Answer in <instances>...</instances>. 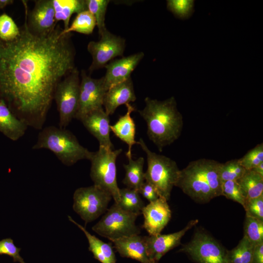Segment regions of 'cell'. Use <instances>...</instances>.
Returning <instances> with one entry per match:
<instances>
[{
	"instance_id": "6da1fadb",
	"label": "cell",
	"mask_w": 263,
	"mask_h": 263,
	"mask_svg": "<svg viewBox=\"0 0 263 263\" xmlns=\"http://www.w3.org/2000/svg\"><path fill=\"white\" fill-rule=\"evenodd\" d=\"M20 34L0 46V94L14 114L28 126L42 129L56 87L75 67L71 34L59 26L46 35L28 27V8Z\"/></svg>"
},
{
	"instance_id": "7a4b0ae2",
	"label": "cell",
	"mask_w": 263,
	"mask_h": 263,
	"mask_svg": "<svg viewBox=\"0 0 263 263\" xmlns=\"http://www.w3.org/2000/svg\"><path fill=\"white\" fill-rule=\"evenodd\" d=\"M145 102V108L138 112L146 122L148 136L161 152L180 136L183 116L173 96L164 101L146 97Z\"/></svg>"
},
{
	"instance_id": "3957f363",
	"label": "cell",
	"mask_w": 263,
	"mask_h": 263,
	"mask_svg": "<svg viewBox=\"0 0 263 263\" xmlns=\"http://www.w3.org/2000/svg\"><path fill=\"white\" fill-rule=\"evenodd\" d=\"M34 150L48 149L67 166H71L79 160H90L93 152L82 146L76 137L65 128L50 126L41 129Z\"/></svg>"
},
{
	"instance_id": "277c9868",
	"label": "cell",
	"mask_w": 263,
	"mask_h": 263,
	"mask_svg": "<svg viewBox=\"0 0 263 263\" xmlns=\"http://www.w3.org/2000/svg\"><path fill=\"white\" fill-rule=\"evenodd\" d=\"M136 144L140 146L147 156L148 167L144 173L145 181L155 188L160 197L168 201L180 171L176 162L151 151L142 138Z\"/></svg>"
},
{
	"instance_id": "5b68a950",
	"label": "cell",
	"mask_w": 263,
	"mask_h": 263,
	"mask_svg": "<svg viewBox=\"0 0 263 263\" xmlns=\"http://www.w3.org/2000/svg\"><path fill=\"white\" fill-rule=\"evenodd\" d=\"M122 150H108L99 146L90 159V176L94 185L107 191L117 204L119 189L117 183L116 160Z\"/></svg>"
},
{
	"instance_id": "8992f818",
	"label": "cell",
	"mask_w": 263,
	"mask_h": 263,
	"mask_svg": "<svg viewBox=\"0 0 263 263\" xmlns=\"http://www.w3.org/2000/svg\"><path fill=\"white\" fill-rule=\"evenodd\" d=\"M140 214L125 211L114 203L92 230L110 241L139 235L140 229L136 225L135 221Z\"/></svg>"
},
{
	"instance_id": "52a82bcc",
	"label": "cell",
	"mask_w": 263,
	"mask_h": 263,
	"mask_svg": "<svg viewBox=\"0 0 263 263\" xmlns=\"http://www.w3.org/2000/svg\"><path fill=\"white\" fill-rule=\"evenodd\" d=\"M195 263H230L227 249L203 229L194 232L191 240L178 251Z\"/></svg>"
},
{
	"instance_id": "ba28073f",
	"label": "cell",
	"mask_w": 263,
	"mask_h": 263,
	"mask_svg": "<svg viewBox=\"0 0 263 263\" xmlns=\"http://www.w3.org/2000/svg\"><path fill=\"white\" fill-rule=\"evenodd\" d=\"M79 72L75 68L57 84L54 94L59 113V126L65 128L77 113L79 96Z\"/></svg>"
},
{
	"instance_id": "9c48e42d",
	"label": "cell",
	"mask_w": 263,
	"mask_h": 263,
	"mask_svg": "<svg viewBox=\"0 0 263 263\" xmlns=\"http://www.w3.org/2000/svg\"><path fill=\"white\" fill-rule=\"evenodd\" d=\"M112 196L93 185L76 189L73 195V208L85 224L94 221L107 210Z\"/></svg>"
},
{
	"instance_id": "30bf717a",
	"label": "cell",
	"mask_w": 263,
	"mask_h": 263,
	"mask_svg": "<svg viewBox=\"0 0 263 263\" xmlns=\"http://www.w3.org/2000/svg\"><path fill=\"white\" fill-rule=\"evenodd\" d=\"M98 41H91L87 49L92 56L93 61L89 67L92 72L104 67L113 58L122 56L125 49V40L107 30L103 33Z\"/></svg>"
},
{
	"instance_id": "8fae6325",
	"label": "cell",
	"mask_w": 263,
	"mask_h": 263,
	"mask_svg": "<svg viewBox=\"0 0 263 263\" xmlns=\"http://www.w3.org/2000/svg\"><path fill=\"white\" fill-rule=\"evenodd\" d=\"M196 202L204 204L216 197L201 173L190 162L180 170L175 185Z\"/></svg>"
},
{
	"instance_id": "7c38bea8",
	"label": "cell",
	"mask_w": 263,
	"mask_h": 263,
	"mask_svg": "<svg viewBox=\"0 0 263 263\" xmlns=\"http://www.w3.org/2000/svg\"><path fill=\"white\" fill-rule=\"evenodd\" d=\"M80 82L78 107L75 119H80L87 113L103 108V98L106 92L103 79H95L81 72Z\"/></svg>"
},
{
	"instance_id": "4fadbf2b",
	"label": "cell",
	"mask_w": 263,
	"mask_h": 263,
	"mask_svg": "<svg viewBox=\"0 0 263 263\" xmlns=\"http://www.w3.org/2000/svg\"><path fill=\"white\" fill-rule=\"evenodd\" d=\"M198 222V219L191 220L182 230L173 233L145 236L148 254L153 263H158L164 255L179 245L182 238Z\"/></svg>"
},
{
	"instance_id": "5bb4252c",
	"label": "cell",
	"mask_w": 263,
	"mask_h": 263,
	"mask_svg": "<svg viewBox=\"0 0 263 263\" xmlns=\"http://www.w3.org/2000/svg\"><path fill=\"white\" fill-rule=\"evenodd\" d=\"M35 6L28 12L27 24L34 34L46 35L52 31L56 25L52 0L35 1Z\"/></svg>"
},
{
	"instance_id": "9a60e30c",
	"label": "cell",
	"mask_w": 263,
	"mask_h": 263,
	"mask_svg": "<svg viewBox=\"0 0 263 263\" xmlns=\"http://www.w3.org/2000/svg\"><path fill=\"white\" fill-rule=\"evenodd\" d=\"M142 214L144 218L142 227L149 235L161 234L171 217V211L168 201L160 197L145 206L142 210Z\"/></svg>"
},
{
	"instance_id": "2e32d148",
	"label": "cell",
	"mask_w": 263,
	"mask_h": 263,
	"mask_svg": "<svg viewBox=\"0 0 263 263\" xmlns=\"http://www.w3.org/2000/svg\"><path fill=\"white\" fill-rule=\"evenodd\" d=\"M143 52L112 60L105 67V75L102 78L107 91L112 86L123 82L130 77L132 72L144 57Z\"/></svg>"
},
{
	"instance_id": "e0dca14e",
	"label": "cell",
	"mask_w": 263,
	"mask_h": 263,
	"mask_svg": "<svg viewBox=\"0 0 263 263\" xmlns=\"http://www.w3.org/2000/svg\"><path fill=\"white\" fill-rule=\"evenodd\" d=\"M80 121L85 128L98 141L99 146L113 150L110 134L109 115L103 108L93 111L82 117Z\"/></svg>"
},
{
	"instance_id": "ac0fdd59",
	"label": "cell",
	"mask_w": 263,
	"mask_h": 263,
	"mask_svg": "<svg viewBox=\"0 0 263 263\" xmlns=\"http://www.w3.org/2000/svg\"><path fill=\"white\" fill-rule=\"evenodd\" d=\"M111 241L122 257L135 260L141 263H153L148 254L145 236L134 235Z\"/></svg>"
},
{
	"instance_id": "d6986e66",
	"label": "cell",
	"mask_w": 263,
	"mask_h": 263,
	"mask_svg": "<svg viewBox=\"0 0 263 263\" xmlns=\"http://www.w3.org/2000/svg\"><path fill=\"white\" fill-rule=\"evenodd\" d=\"M131 77L110 87L105 93L103 106L109 115L113 114L117 108L136 100Z\"/></svg>"
},
{
	"instance_id": "ffe728a7",
	"label": "cell",
	"mask_w": 263,
	"mask_h": 263,
	"mask_svg": "<svg viewBox=\"0 0 263 263\" xmlns=\"http://www.w3.org/2000/svg\"><path fill=\"white\" fill-rule=\"evenodd\" d=\"M126 113L121 116L114 124L110 125V129L115 136L128 145V149L126 155L129 158L132 157V146L137 143V141L135 140V125L131 115L135 109L130 103L126 104Z\"/></svg>"
},
{
	"instance_id": "44dd1931",
	"label": "cell",
	"mask_w": 263,
	"mask_h": 263,
	"mask_svg": "<svg viewBox=\"0 0 263 263\" xmlns=\"http://www.w3.org/2000/svg\"><path fill=\"white\" fill-rule=\"evenodd\" d=\"M28 127L14 114L5 101L0 99V132L12 141H17L24 135Z\"/></svg>"
},
{
	"instance_id": "7402d4cb",
	"label": "cell",
	"mask_w": 263,
	"mask_h": 263,
	"mask_svg": "<svg viewBox=\"0 0 263 263\" xmlns=\"http://www.w3.org/2000/svg\"><path fill=\"white\" fill-rule=\"evenodd\" d=\"M68 217L70 221L83 232L88 241L89 250L92 252L96 260L101 263H116L115 255L110 244L106 243L91 234L84 227L76 223L71 216H68Z\"/></svg>"
},
{
	"instance_id": "603a6c76",
	"label": "cell",
	"mask_w": 263,
	"mask_h": 263,
	"mask_svg": "<svg viewBox=\"0 0 263 263\" xmlns=\"http://www.w3.org/2000/svg\"><path fill=\"white\" fill-rule=\"evenodd\" d=\"M191 163L203 176L216 197L221 196L222 182L219 172L220 163L206 158L199 159Z\"/></svg>"
},
{
	"instance_id": "cb8c5ba5",
	"label": "cell",
	"mask_w": 263,
	"mask_h": 263,
	"mask_svg": "<svg viewBox=\"0 0 263 263\" xmlns=\"http://www.w3.org/2000/svg\"><path fill=\"white\" fill-rule=\"evenodd\" d=\"M55 10V18L57 22L62 20L64 28L69 27L70 19L73 14L87 10L86 0H52Z\"/></svg>"
},
{
	"instance_id": "d4e9b609",
	"label": "cell",
	"mask_w": 263,
	"mask_h": 263,
	"mask_svg": "<svg viewBox=\"0 0 263 263\" xmlns=\"http://www.w3.org/2000/svg\"><path fill=\"white\" fill-rule=\"evenodd\" d=\"M128 159V164H123L126 173L122 183L127 188L138 190L145 181L143 171L144 158L140 157L136 160L132 157Z\"/></svg>"
},
{
	"instance_id": "484cf974",
	"label": "cell",
	"mask_w": 263,
	"mask_h": 263,
	"mask_svg": "<svg viewBox=\"0 0 263 263\" xmlns=\"http://www.w3.org/2000/svg\"><path fill=\"white\" fill-rule=\"evenodd\" d=\"M245 200L258 197L263 194V176L252 170H248L238 180Z\"/></svg>"
},
{
	"instance_id": "4316f807",
	"label": "cell",
	"mask_w": 263,
	"mask_h": 263,
	"mask_svg": "<svg viewBox=\"0 0 263 263\" xmlns=\"http://www.w3.org/2000/svg\"><path fill=\"white\" fill-rule=\"evenodd\" d=\"M117 204L125 211L140 214L145 206L138 190L128 188L119 189V201Z\"/></svg>"
},
{
	"instance_id": "83f0119b",
	"label": "cell",
	"mask_w": 263,
	"mask_h": 263,
	"mask_svg": "<svg viewBox=\"0 0 263 263\" xmlns=\"http://www.w3.org/2000/svg\"><path fill=\"white\" fill-rule=\"evenodd\" d=\"M96 21L93 15L88 10L77 14L72 24L66 30H62L63 34L72 32L89 35L93 33Z\"/></svg>"
},
{
	"instance_id": "f1b7e54d",
	"label": "cell",
	"mask_w": 263,
	"mask_h": 263,
	"mask_svg": "<svg viewBox=\"0 0 263 263\" xmlns=\"http://www.w3.org/2000/svg\"><path fill=\"white\" fill-rule=\"evenodd\" d=\"M253 245L244 236L238 244L231 250H227L230 263H252Z\"/></svg>"
},
{
	"instance_id": "f546056e",
	"label": "cell",
	"mask_w": 263,
	"mask_h": 263,
	"mask_svg": "<svg viewBox=\"0 0 263 263\" xmlns=\"http://www.w3.org/2000/svg\"><path fill=\"white\" fill-rule=\"evenodd\" d=\"M246 170L240 164L239 159L229 160L224 163H220L219 172L221 180L237 181L246 172Z\"/></svg>"
},
{
	"instance_id": "4dcf8cb0",
	"label": "cell",
	"mask_w": 263,
	"mask_h": 263,
	"mask_svg": "<svg viewBox=\"0 0 263 263\" xmlns=\"http://www.w3.org/2000/svg\"><path fill=\"white\" fill-rule=\"evenodd\" d=\"M244 236L254 246L263 243V221L245 216Z\"/></svg>"
},
{
	"instance_id": "1f68e13d",
	"label": "cell",
	"mask_w": 263,
	"mask_h": 263,
	"mask_svg": "<svg viewBox=\"0 0 263 263\" xmlns=\"http://www.w3.org/2000/svg\"><path fill=\"white\" fill-rule=\"evenodd\" d=\"M110 0H86L87 10L94 16L96 25L101 36L107 29L105 24V15Z\"/></svg>"
},
{
	"instance_id": "d6a6232c",
	"label": "cell",
	"mask_w": 263,
	"mask_h": 263,
	"mask_svg": "<svg viewBox=\"0 0 263 263\" xmlns=\"http://www.w3.org/2000/svg\"><path fill=\"white\" fill-rule=\"evenodd\" d=\"M167 8L177 18L186 19L194 13V1L191 0H168Z\"/></svg>"
},
{
	"instance_id": "836d02e7",
	"label": "cell",
	"mask_w": 263,
	"mask_h": 263,
	"mask_svg": "<svg viewBox=\"0 0 263 263\" xmlns=\"http://www.w3.org/2000/svg\"><path fill=\"white\" fill-rule=\"evenodd\" d=\"M20 34L19 28L12 18L4 13L0 16V39L4 42L11 41Z\"/></svg>"
},
{
	"instance_id": "e575fe53",
	"label": "cell",
	"mask_w": 263,
	"mask_h": 263,
	"mask_svg": "<svg viewBox=\"0 0 263 263\" xmlns=\"http://www.w3.org/2000/svg\"><path fill=\"white\" fill-rule=\"evenodd\" d=\"M241 165L246 170H251L263 162V143L257 145L242 157L239 159Z\"/></svg>"
},
{
	"instance_id": "d590c367",
	"label": "cell",
	"mask_w": 263,
	"mask_h": 263,
	"mask_svg": "<svg viewBox=\"0 0 263 263\" xmlns=\"http://www.w3.org/2000/svg\"><path fill=\"white\" fill-rule=\"evenodd\" d=\"M221 195L239 203L243 207L244 206L245 199L237 181H226L223 182Z\"/></svg>"
},
{
	"instance_id": "8d00e7d4",
	"label": "cell",
	"mask_w": 263,
	"mask_h": 263,
	"mask_svg": "<svg viewBox=\"0 0 263 263\" xmlns=\"http://www.w3.org/2000/svg\"><path fill=\"white\" fill-rule=\"evenodd\" d=\"M243 207L245 211V216L263 221V194L245 200Z\"/></svg>"
},
{
	"instance_id": "74e56055",
	"label": "cell",
	"mask_w": 263,
	"mask_h": 263,
	"mask_svg": "<svg viewBox=\"0 0 263 263\" xmlns=\"http://www.w3.org/2000/svg\"><path fill=\"white\" fill-rule=\"evenodd\" d=\"M20 248L17 247L11 238L0 241V254L7 255L13 258L14 262L25 263L19 255Z\"/></svg>"
},
{
	"instance_id": "f35d334b",
	"label": "cell",
	"mask_w": 263,
	"mask_h": 263,
	"mask_svg": "<svg viewBox=\"0 0 263 263\" xmlns=\"http://www.w3.org/2000/svg\"><path fill=\"white\" fill-rule=\"evenodd\" d=\"M138 191L150 202L154 201L159 197L155 188L146 181L142 185Z\"/></svg>"
},
{
	"instance_id": "ab89813d",
	"label": "cell",
	"mask_w": 263,
	"mask_h": 263,
	"mask_svg": "<svg viewBox=\"0 0 263 263\" xmlns=\"http://www.w3.org/2000/svg\"><path fill=\"white\" fill-rule=\"evenodd\" d=\"M252 263H263V243L253 246Z\"/></svg>"
},
{
	"instance_id": "60d3db41",
	"label": "cell",
	"mask_w": 263,
	"mask_h": 263,
	"mask_svg": "<svg viewBox=\"0 0 263 263\" xmlns=\"http://www.w3.org/2000/svg\"><path fill=\"white\" fill-rule=\"evenodd\" d=\"M251 170L263 176V162L260 163Z\"/></svg>"
},
{
	"instance_id": "b9f144b4",
	"label": "cell",
	"mask_w": 263,
	"mask_h": 263,
	"mask_svg": "<svg viewBox=\"0 0 263 263\" xmlns=\"http://www.w3.org/2000/svg\"><path fill=\"white\" fill-rule=\"evenodd\" d=\"M13 0H0V9H3L8 5L12 4Z\"/></svg>"
},
{
	"instance_id": "7bdbcfd3",
	"label": "cell",
	"mask_w": 263,
	"mask_h": 263,
	"mask_svg": "<svg viewBox=\"0 0 263 263\" xmlns=\"http://www.w3.org/2000/svg\"><path fill=\"white\" fill-rule=\"evenodd\" d=\"M1 42H2V41L0 40V46L1 45Z\"/></svg>"
}]
</instances>
